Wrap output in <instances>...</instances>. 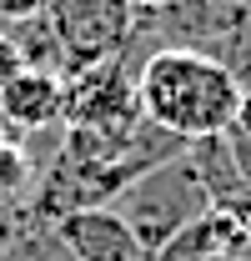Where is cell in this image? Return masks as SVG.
Returning <instances> with one entry per match:
<instances>
[{
	"mask_svg": "<svg viewBox=\"0 0 251 261\" xmlns=\"http://www.w3.org/2000/svg\"><path fill=\"white\" fill-rule=\"evenodd\" d=\"M136 96L146 121L161 130L196 141V136H221L241 111V81L206 50L196 45H156L136 65Z\"/></svg>",
	"mask_w": 251,
	"mask_h": 261,
	"instance_id": "obj_1",
	"label": "cell"
},
{
	"mask_svg": "<svg viewBox=\"0 0 251 261\" xmlns=\"http://www.w3.org/2000/svg\"><path fill=\"white\" fill-rule=\"evenodd\" d=\"M206 206H211V201H206V191H201V181H196V171H191L186 151L171 156V161H161V166H151V171H141V176L111 201V211L136 231V241L146 246V256H156L161 246H166L181 226H191Z\"/></svg>",
	"mask_w": 251,
	"mask_h": 261,
	"instance_id": "obj_2",
	"label": "cell"
},
{
	"mask_svg": "<svg viewBox=\"0 0 251 261\" xmlns=\"http://www.w3.org/2000/svg\"><path fill=\"white\" fill-rule=\"evenodd\" d=\"M141 121H146V111H141V96H136V70L121 56L81 65L76 75H65L61 126L101 130V136H131Z\"/></svg>",
	"mask_w": 251,
	"mask_h": 261,
	"instance_id": "obj_3",
	"label": "cell"
},
{
	"mask_svg": "<svg viewBox=\"0 0 251 261\" xmlns=\"http://www.w3.org/2000/svg\"><path fill=\"white\" fill-rule=\"evenodd\" d=\"M45 20L65 50V70L76 75L81 65L126 56L136 35V5L131 0H51Z\"/></svg>",
	"mask_w": 251,
	"mask_h": 261,
	"instance_id": "obj_4",
	"label": "cell"
},
{
	"mask_svg": "<svg viewBox=\"0 0 251 261\" xmlns=\"http://www.w3.org/2000/svg\"><path fill=\"white\" fill-rule=\"evenodd\" d=\"M56 231L76 251V261H151L146 246L136 241V231L126 226L111 206H81V211L61 216Z\"/></svg>",
	"mask_w": 251,
	"mask_h": 261,
	"instance_id": "obj_5",
	"label": "cell"
},
{
	"mask_svg": "<svg viewBox=\"0 0 251 261\" xmlns=\"http://www.w3.org/2000/svg\"><path fill=\"white\" fill-rule=\"evenodd\" d=\"M0 116L20 130V136L61 126V116H65V75L26 65V70L0 91Z\"/></svg>",
	"mask_w": 251,
	"mask_h": 261,
	"instance_id": "obj_6",
	"label": "cell"
},
{
	"mask_svg": "<svg viewBox=\"0 0 251 261\" xmlns=\"http://www.w3.org/2000/svg\"><path fill=\"white\" fill-rule=\"evenodd\" d=\"M0 261H76V251L65 246V236L56 231V221H40L31 216L26 226L15 231V241L5 246Z\"/></svg>",
	"mask_w": 251,
	"mask_h": 261,
	"instance_id": "obj_7",
	"label": "cell"
},
{
	"mask_svg": "<svg viewBox=\"0 0 251 261\" xmlns=\"http://www.w3.org/2000/svg\"><path fill=\"white\" fill-rule=\"evenodd\" d=\"M20 70H26V56H20L15 35H10L5 25H0V91H5V86H10V81H15Z\"/></svg>",
	"mask_w": 251,
	"mask_h": 261,
	"instance_id": "obj_8",
	"label": "cell"
},
{
	"mask_svg": "<svg viewBox=\"0 0 251 261\" xmlns=\"http://www.w3.org/2000/svg\"><path fill=\"white\" fill-rule=\"evenodd\" d=\"M51 0H0V25H20L31 15H45Z\"/></svg>",
	"mask_w": 251,
	"mask_h": 261,
	"instance_id": "obj_9",
	"label": "cell"
},
{
	"mask_svg": "<svg viewBox=\"0 0 251 261\" xmlns=\"http://www.w3.org/2000/svg\"><path fill=\"white\" fill-rule=\"evenodd\" d=\"M226 141H231V156H236V166H241V176H246V186H251V130L246 126H226Z\"/></svg>",
	"mask_w": 251,
	"mask_h": 261,
	"instance_id": "obj_10",
	"label": "cell"
},
{
	"mask_svg": "<svg viewBox=\"0 0 251 261\" xmlns=\"http://www.w3.org/2000/svg\"><path fill=\"white\" fill-rule=\"evenodd\" d=\"M236 126H246V130H251V86H246V96H241V111H236Z\"/></svg>",
	"mask_w": 251,
	"mask_h": 261,
	"instance_id": "obj_11",
	"label": "cell"
},
{
	"mask_svg": "<svg viewBox=\"0 0 251 261\" xmlns=\"http://www.w3.org/2000/svg\"><path fill=\"white\" fill-rule=\"evenodd\" d=\"M131 5H136V10H146V15H151V10H166V5H171V0H131Z\"/></svg>",
	"mask_w": 251,
	"mask_h": 261,
	"instance_id": "obj_12",
	"label": "cell"
},
{
	"mask_svg": "<svg viewBox=\"0 0 251 261\" xmlns=\"http://www.w3.org/2000/svg\"><path fill=\"white\" fill-rule=\"evenodd\" d=\"M236 5H246V10H251V0H236Z\"/></svg>",
	"mask_w": 251,
	"mask_h": 261,
	"instance_id": "obj_13",
	"label": "cell"
}]
</instances>
